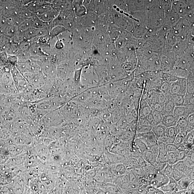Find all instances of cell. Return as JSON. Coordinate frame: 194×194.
Wrapping results in <instances>:
<instances>
[{"instance_id":"obj_1","label":"cell","mask_w":194,"mask_h":194,"mask_svg":"<svg viewBox=\"0 0 194 194\" xmlns=\"http://www.w3.org/2000/svg\"><path fill=\"white\" fill-rule=\"evenodd\" d=\"M135 138H138L145 143L147 149L157 144L158 141L152 131L143 133H137Z\"/></svg>"},{"instance_id":"obj_2","label":"cell","mask_w":194,"mask_h":194,"mask_svg":"<svg viewBox=\"0 0 194 194\" xmlns=\"http://www.w3.org/2000/svg\"><path fill=\"white\" fill-rule=\"evenodd\" d=\"M170 91L172 94H180L185 96L187 92L186 79L179 78L176 81L172 83Z\"/></svg>"},{"instance_id":"obj_3","label":"cell","mask_w":194,"mask_h":194,"mask_svg":"<svg viewBox=\"0 0 194 194\" xmlns=\"http://www.w3.org/2000/svg\"><path fill=\"white\" fill-rule=\"evenodd\" d=\"M169 180V178L162 171H157L153 178L151 180L150 185L159 188L168 184Z\"/></svg>"},{"instance_id":"obj_4","label":"cell","mask_w":194,"mask_h":194,"mask_svg":"<svg viewBox=\"0 0 194 194\" xmlns=\"http://www.w3.org/2000/svg\"><path fill=\"white\" fill-rule=\"evenodd\" d=\"M194 107L193 105L175 106L173 114L178 119L183 117H187L191 114L194 113Z\"/></svg>"},{"instance_id":"obj_5","label":"cell","mask_w":194,"mask_h":194,"mask_svg":"<svg viewBox=\"0 0 194 194\" xmlns=\"http://www.w3.org/2000/svg\"><path fill=\"white\" fill-rule=\"evenodd\" d=\"M152 111L146 100L141 99L138 111V118L146 117Z\"/></svg>"},{"instance_id":"obj_6","label":"cell","mask_w":194,"mask_h":194,"mask_svg":"<svg viewBox=\"0 0 194 194\" xmlns=\"http://www.w3.org/2000/svg\"><path fill=\"white\" fill-rule=\"evenodd\" d=\"M169 182L168 184L160 188L164 194H176L178 191L177 182L173 178L169 179Z\"/></svg>"},{"instance_id":"obj_7","label":"cell","mask_w":194,"mask_h":194,"mask_svg":"<svg viewBox=\"0 0 194 194\" xmlns=\"http://www.w3.org/2000/svg\"><path fill=\"white\" fill-rule=\"evenodd\" d=\"M178 120L173 114L162 115L161 124L166 128L176 125Z\"/></svg>"},{"instance_id":"obj_8","label":"cell","mask_w":194,"mask_h":194,"mask_svg":"<svg viewBox=\"0 0 194 194\" xmlns=\"http://www.w3.org/2000/svg\"><path fill=\"white\" fill-rule=\"evenodd\" d=\"M183 144L188 149L194 148V130L188 132L183 142Z\"/></svg>"},{"instance_id":"obj_9","label":"cell","mask_w":194,"mask_h":194,"mask_svg":"<svg viewBox=\"0 0 194 194\" xmlns=\"http://www.w3.org/2000/svg\"><path fill=\"white\" fill-rule=\"evenodd\" d=\"M180 130L178 125L166 128L165 130V135L167 138L175 139Z\"/></svg>"},{"instance_id":"obj_10","label":"cell","mask_w":194,"mask_h":194,"mask_svg":"<svg viewBox=\"0 0 194 194\" xmlns=\"http://www.w3.org/2000/svg\"><path fill=\"white\" fill-rule=\"evenodd\" d=\"M175 105L172 99H168L164 105V110L161 113L162 115L172 114Z\"/></svg>"},{"instance_id":"obj_11","label":"cell","mask_w":194,"mask_h":194,"mask_svg":"<svg viewBox=\"0 0 194 194\" xmlns=\"http://www.w3.org/2000/svg\"><path fill=\"white\" fill-rule=\"evenodd\" d=\"M57 12V10L52 9L49 10L47 12L44 13L42 14L37 15L38 18H39L43 22H48L51 20L56 15V13Z\"/></svg>"},{"instance_id":"obj_12","label":"cell","mask_w":194,"mask_h":194,"mask_svg":"<svg viewBox=\"0 0 194 194\" xmlns=\"http://www.w3.org/2000/svg\"><path fill=\"white\" fill-rule=\"evenodd\" d=\"M166 128L161 124L153 126L152 131L154 134L157 140L162 137L165 136V130Z\"/></svg>"},{"instance_id":"obj_13","label":"cell","mask_w":194,"mask_h":194,"mask_svg":"<svg viewBox=\"0 0 194 194\" xmlns=\"http://www.w3.org/2000/svg\"><path fill=\"white\" fill-rule=\"evenodd\" d=\"M192 180L187 177H184L177 182L178 191L186 190L189 184Z\"/></svg>"},{"instance_id":"obj_14","label":"cell","mask_w":194,"mask_h":194,"mask_svg":"<svg viewBox=\"0 0 194 194\" xmlns=\"http://www.w3.org/2000/svg\"><path fill=\"white\" fill-rule=\"evenodd\" d=\"M188 133L186 131H180L175 138L173 143L178 147V148L183 144V141Z\"/></svg>"},{"instance_id":"obj_15","label":"cell","mask_w":194,"mask_h":194,"mask_svg":"<svg viewBox=\"0 0 194 194\" xmlns=\"http://www.w3.org/2000/svg\"><path fill=\"white\" fill-rule=\"evenodd\" d=\"M184 95L172 94V100L175 106H184Z\"/></svg>"},{"instance_id":"obj_16","label":"cell","mask_w":194,"mask_h":194,"mask_svg":"<svg viewBox=\"0 0 194 194\" xmlns=\"http://www.w3.org/2000/svg\"><path fill=\"white\" fill-rule=\"evenodd\" d=\"M158 153H159V149H158L157 144L152 147L151 155L148 163L152 165L157 161Z\"/></svg>"},{"instance_id":"obj_17","label":"cell","mask_w":194,"mask_h":194,"mask_svg":"<svg viewBox=\"0 0 194 194\" xmlns=\"http://www.w3.org/2000/svg\"><path fill=\"white\" fill-rule=\"evenodd\" d=\"M153 122L152 126L158 125L161 123L162 120V115L161 113L152 109Z\"/></svg>"},{"instance_id":"obj_18","label":"cell","mask_w":194,"mask_h":194,"mask_svg":"<svg viewBox=\"0 0 194 194\" xmlns=\"http://www.w3.org/2000/svg\"><path fill=\"white\" fill-rule=\"evenodd\" d=\"M168 153L166 150L159 151V153L157 159V161L161 163H167Z\"/></svg>"},{"instance_id":"obj_19","label":"cell","mask_w":194,"mask_h":194,"mask_svg":"<svg viewBox=\"0 0 194 194\" xmlns=\"http://www.w3.org/2000/svg\"><path fill=\"white\" fill-rule=\"evenodd\" d=\"M187 117H183L180 118L177 122V125L180 128V131H186L188 127Z\"/></svg>"},{"instance_id":"obj_20","label":"cell","mask_w":194,"mask_h":194,"mask_svg":"<svg viewBox=\"0 0 194 194\" xmlns=\"http://www.w3.org/2000/svg\"><path fill=\"white\" fill-rule=\"evenodd\" d=\"M134 142L137 147H138L141 155H142V154L147 149L146 146L142 141L138 138H135Z\"/></svg>"},{"instance_id":"obj_21","label":"cell","mask_w":194,"mask_h":194,"mask_svg":"<svg viewBox=\"0 0 194 194\" xmlns=\"http://www.w3.org/2000/svg\"><path fill=\"white\" fill-rule=\"evenodd\" d=\"M137 132L127 130L123 135V140L126 141H134V140Z\"/></svg>"},{"instance_id":"obj_22","label":"cell","mask_w":194,"mask_h":194,"mask_svg":"<svg viewBox=\"0 0 194 194\" xmlns=\"http://www.w3.org/2000/svg\"><path fill=\"white\" fill-rule=\"evenodd\" d=\"M188 127L186 131L189 132L194 130V113L191 114L187 117Z\"/></svg>"},{"instance_id":"obj_23","label":"cell","mask_w":194,"mask_h":194,"mask_svg":"<svg viewBox=\"0 0 194 194\" xmlns=\"http://www.w3.org/2000/svg\"><path fill=\"white\" fill-rule=\"evenodd\" d=\"M179 79V78L167 73L163 72L162 76V79H163V81H167L171 83L176 81Z\"/></svg>"},{"instance_id":"obj_24","label":"cell","mask_w":194,"mask_h":194,"mask_svg":"<svg viewBox=\"0 0 194 194\" xmlns=\"http://www.w3.org/2000/svg\"><path fill=\"white\" fill-rule=\"evenodd\" d=\"M178 161L176 154L174 152L168 153L167 163L170 165H173Z\"/></svg>"},{"instance_id":"obj_25","label":"cell","mask_w":194,"mask_h":194,"mask_svg":"<svg viewBox=\"0 0 194 194\" xmlns=\"http://www.w3.org/2000/svg\"><path fill=\"white\" fill-rule=\"evenodd\" d=\"M173 167L174 169L178 170L181 172L184 173L185 170V166L184 163V160H180L173 165Z\"/></svg>"},{"instance_id":"obj_26","label":"cell","mask_w":194,"mask_h":194,"mask_svg":"<svg viewBox=\"0 0 194 194\" xmlns=\"http://www.w3.org/2000/svg\"><path fill=\"white\" fill-rule=\"evenodd\" d=\"M153 126L143 125L137 126V133H143L151 131L152 130Z\"/></svg>"},{"instance_id":"obj_27","label":"cell","mask_w":194,"mask_h":194,"mask_svg":"<svg viewBox=\"0 0 194 194\" xmlns=\"http://www.w3.org/2000/svg\"><path fill=\"white\" fill-rule=\"evenodd\" d=\"M146 190L147 194H163L164 192L162 191L159 188H157L155 187L149 185L147 186Z\"/></svg>"},{"instance_id":"obj_28","label":"cell","mask_w":194,"mask_h":194,"mask_svg":"<svg viewBox=\"0 0 194 194\" xmlns=\"http://www.w3.org/2000/svg\"><path fill=\"white\" fill-rule=\"evenodd\" d=\"M157 102L164 105L166 101V97L165 93L158 90L157 95Z\"/></svg>"},{"instance_id":"obj_29","label":"cell","mask_w":194,"mask_h":194,"mask_svg":"<svg viewBox=\"0 0 194 194\" xmlns=\"http://www.w3.org/2000/svg\"><path fill=\"white\" fill-rule=\"evenodd\" d=\"M171 83L166 81H163L160 85L159 90L165 93L170 92V86Z\"/></svg>"},{"instance_id":"obj_30","label":"cell","mask_w":194,"mask_h":194,"mask_svg":"<svg viewBox=\"0 0 194 194\" xmlns=\"http://www.w3.org/2000/svg\"><path fill=\"white\" fill-rule=\"evenodd\" d=\"M187 150H182L180 149H178L174 151L177 156L178 161L180 160H183L184 159L186 156Z\"/></svg>"},{"instance_id":"obj_31","label":"cell","mask_w":194,"mask_h":194,"mask_svg":"<svg viewBox=\"0 0 194 194\" xmlns=\"http://www.w3.org/2000/svg\"><path fill=\"white\" fill-rule=\"evenodd\" d=\"M164 173L170 179L173 178V165H169L167 163L165 168L163 170H162Z\"/></svg>"},{"instance_id":"obj_32","label":"cell","mask_w":194,"mask_h":194,"mask_svg":"<svg viewBox=\"0 0 194 194\" xmlns=\"http://www.w3.org/2000/svg\"><path fill=\"white\" fill-rule=\"evenodd\" d=\"M194 95L186 94L184 96V106L194 105Z\"/></svg>"},{"instance_id":"obj_33","label":"cell","mask_w":194,"mask_h":194,"mask_svg":"<svg viewBox=\"0 0 194 194\" xmlns=\"http://www.w3.org/2000/svg\"><path fill=\"white\" fill-rule=\"evenodd\" d=\"M184 177H187L185 175L184 173L181 172L173 169L172 177L176 182H178L181 178Z\"/></svg>"},{"instance_id":"obj_34","label":"cell","mask_w":194,"mask_h":194,"mask_svg":"<svg viewBox=\"0 0 194 194\" xmlns=\"http://www.w3.org/2000/svg\"><path fill=\"white\" fill-rule=\"evenodd\" d=\"M33 25V22L31 21L27 20L21 24L19 28L21 31H26L29 29Z\"/></svg>"},{"instance_id":"obj_35","label":"cell","mask_w":194,"mask_h":194,"mask_svg":"<svg viewBox=\"0 0 194 194\" xmlns=\"http://www.w3.org/2000/svg\"><path fill=\"white\" fill-rule=\"evenodd\" d=\"M44 22L38 18H35L33 22V25L35 28H42L45 26Z\"/></svg>"},{"instance_id":"obj_36","label":"cell","mask_w":194,"mask_h":194,"mask_svg":"<svg viewBox=\"0 0 194 194\" xmlns=\"http://www.w3.org/2000/svg\"><path fill=\"white\" fill-rule=\"evenodd\" d=\"M183 160H184L185 168L189 169H194V161L187 157H185Z\"/></svg>"},{"instance_id":"obj_37","label":"cell","mask_w":194,"mask_h":194,"mask_svg":"<svg viewBox=\"0 0 194 194\" xmlns=\"http://www.w3.org/2000/svg\"><path fill=\"white\" fill-rule=\"evenodd\" d=\"M167 164V163H161L156 161L152 165L156 170L158 171H161L163 170Z\"/></svg>"},{"instance_id":"obj_38","label":"cell","mask_w":194,"mask_h":194,"mask_svg":"<svg viewBox=\"0 0 194 194\" xmlns=\"http://www.w3.org/2000/svg\"><path fill=\"white\" fill-rule=\"evenodd\" d=\"M174 139L167 138L165 136L161 137L158 139L157 141L164 143L165 145L173 143Z\"/></svg>"},{"instance_id":"obj_39","label":"cell","mask_w":194,"mask_h":194,"mask_svg":"<svg viewBox=\"0 0 194 194\" xmlns=\"http://www.w3.org/2000/svg\"><path fill=\"white\" fill-rule=\"evenodd\" d=\"M152 109L161 113L163 112L164 110V105L160 104L158 102H156L151 106Z\"/></svg>"},{"instance_id":"obj_40","label":"cell","mask_w":194,"mask_h":194,"mask_svg":"<svg viewBox=\"0 0 194 194\" xmlns=\"http://www.w3.org/2000/svg\"><path fill=\"white\" fill-rule=\"evenodd\" d=\"M165 149L166 151L168 153L176 150L178 149V147L173 143H172L165 145Z\"/></svg>"},{"instance_id":"obj_41","label":"cell","mask_w":194,"mask_h":194,"mask_svg":"<svg viewBox=\"0 0 194 194\" xmlns=\"http://www.w3.org/2000/svg\"><path fill=\"white\" fill-rule=\"evenodd\" d=\"M151 125V124L149 123L148 121H147L146 118H141L138 119V123H137V126L143 125Z\"/></svg>"},{"instance_id":"obj_42","label":"cell","mask_w":194,"mask_h":194,"mask_svg":"<svg viewBox=\"0 0 194 194\" xmlns=\"http://www.w3.org/2000/svg\"><path fill=\"white\" fill-rule=\"evenodd\" d=\"M65 29L62 27H55L52 31V35L53 36H56L58 35L60 33L62 32L63 31L65 30Z\"/></svg>"},{"instance_id":"obj_43","label":"cell","mask_w":194,"mask_h":194,"mask_svg":"<svg viewBox=\"0 0 194 194\" xmlns=\"http://www.w3.org/2000/svg\"><path fill=\"white\" fill-rule=\"evenodd\" d=\"M194 181H193L190 183L186 190L185 194H194Z\"/></svg>"},{"instance_id":"obj_44","label":"cell","mask_w":194,"mask_h":194,"mask_svg":"<svg viewBox=\"0 0 194 194\" xmlns=\"http://www.w3.org/2000/svg\"><path fill=\"white\" fill-rule=\"evenodd\" d=\"M115 152L116 153L120 155H123L126 153V151L124 147L120 146H118L116 147Z\"/></svg>"},{"instance_id":"obj_45","label":"cell","mask_w":194,"mask_h":194,"mask_svg":"<svg viewBox=\"0 0 194 194\" xmlns=\"http://www.w3.org/2000/svg\"><path fill=\"white\" fill-rule=\"evenodd\" d=\"M125 167L123 165H118L116 168L117 172L120 174L123 173L125 172Z\"/></svg>"},{"instance_id":"obj_46","label":"cell","mask_w":194,"mask_h":194,"mask_svg":"<svg viewBox=\"0 0 194 194\" xmlns=\"http://www.w3.org/2000/svg\"><path fill=\"white\" fill-rule=\"evenodd\" d=\"M146 119L149 121V123H150L151 125H152L153 122V116L152 114V111L150 113H149V114L146 117Z\"/></svg>"},{"instance_id":"obj_47","label":"cell","mask_w":194,"mask_h":194,"mask_svg":"<svg viewBox=\"0 0 194 194\" xmlns=\"http://www.w3.org/2000/svg\"><path fill=\"white\" fill-rule=\"evenodd\" d=\"M130 180L131 182L134 183L136 182L137 178L134 174L132 173L130 174Z\"/></svg>"},{"instance_id":"obj_48","label":"cell","mask_w":194,"mask_h":194,"mask_svg":"<svg viewBox=\"0 0 194 194\" xmlns=\"http://www.w3.org/2000/svg\"><path fill=\"white\" fill-rule=\"evenodd\" d=\"M53 0H45V1L46 2L52 4V2L53 1Z\"/></svg>"}]
</instances>
